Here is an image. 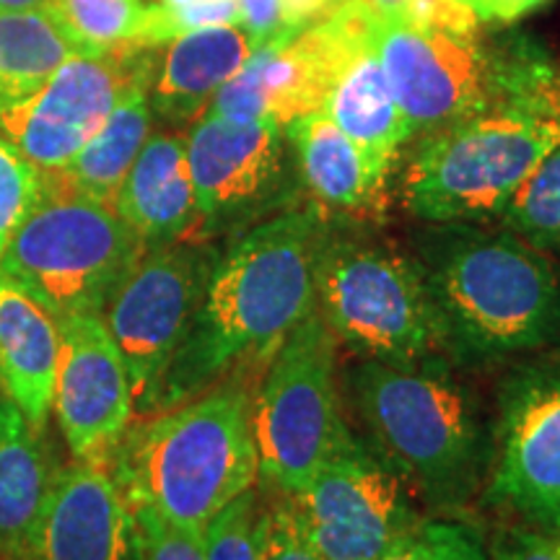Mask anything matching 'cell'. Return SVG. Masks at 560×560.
<instances>
[{
    "label": "cell",
    "mask_w": 560,
    "mask_h": 560,
    "mask_svg": "<svg viewBox=\"0 0 560 560\" xmlns=\"http://www.w3.org/2000/svg\"><path fill=\"white\" fill-rule=\"evenodd\" d=\"M322 112L355 145H361L371 161L389 172L400 145L412 138L376 55V42L348 62L322 104Z\"/></svg>",
    "instance_id": "cell-23"
},
{
    "label": "cell",
    "mask_w": 560,
    "mask_h": 560,
    "mask_svg": "<svg viewBox=\"0 0 560 560\" xmlns=\"http://www.w3.org/2000/svg\"><path fill=\"white\" fill-rule=\"evenodd\" d=\"M289 501L319 560H376L420 522L408 482L355 436Z\"/></svg>",
    "instance_id": "cell-13"
},
{
    "label": "cell",
    "mask_w": 560,
    "mask_h": 560,
    "mask_svg": "<svg viewBox=\"0 0 560 560\" xmlns=\"http://www.w3.org/2000/svg\"><path fill=\"white\" fill-rule=\"evenodd\" d=\"M457 3H465L467 9H472V11H475V16H478V19L482 21V13H486L488 0H457Z\"/></svg>",
    "instance_id": "cell-41"
},
{
    "label": "cell",
    "mask_w": 560,
    "mask_h": 560,
    "mask_svg": "<svg viewBox=\"0 0 560 560\" xmlns=\"http://www.w3.org/2000/svg\"><path fill=\"white\" fill-rule=\"evenodd\" d=\"M260 478L293 499L353 436L338 402V340L312 312L280 342L252 402Z\"/></svg>",
    "instance_id": "cell-8"
},
{
    "label": "cell",
    "mask_w": 560,
    "mask_h": 560,
    "mask_svg": "<svg viewBox=\"0 0 560 560\" xmlns=\"http://www.w3.org/2000/svg\"><path fill=\"white\" fill-rule=\"evenodd\" d=\"M252 402L249 371H236L190 400L132 420L107 462L130 506L206 529L255 488L260 465Z\"/></svg>",
    "instance_id": "cell-2"
},
{
    "label": "cell",
    "mask_w": 560,
    "mask_h": 560,
    "mask_svg": "<svg viewBox=\"0 0 560 560\" xmlns=\"http://www.w3.org/2000/svg\"><path fill=\"white\" fill-rule=\"evenodd\" d=\"M380 21H400L402 13L408 11L410 0H363Z\"/></svg>",
    "instance_id": "cell-39"
},
{
    "label": "cell",
    "mask_w": 560,
    "mask_h": 560,
    "mask_svg": "<svg viewBox=\"0 0 560 560\" xmlns=\"http://www.w3.org/2000/svg\"><path fill=\"white\" fill-rule=\"evenodd\" d=\"M376 560H488V552L470 524L420 520Z\"/></svg>",
    "instance_id": "cell-29"
},
{
    "label": "cell",
    "mask_w": 560,
    "mask_h": 560,
    "mask_svg": "<svg viewBox=\"0 0 560 560\" xmlns=\"http://www.w3.org/2000/svg\"><path fill=\"white\" fill-rule=\"evenodd\" d=\"M548 3V0H488L482 21H501V24H511V21L527 16L535 9Z\"/></svg>",
    "instance_id": "cell-38"
},
{
    "label": "cell",
    "mask_w": 560,
    "mask_h": 560,
    "mask_svg": "<svg viewBox=\"0 0 560 560\" xmlns=\"http://www.w3.org/2000/svg\"><path fill=\"white\" fill-rule=\"evenodd\" d=\"M506 231L540 252H560V145H556L501 213Z\"/></svg>",
    "instance_id": "cell-27"
},
{
    "label": "cell",
    "mask_w": 560,
    "mask_h": 560,
    "mask_svg": "<svg viewBox=\"0 0 560 560\" xmlns=\"http://www.w3.org/2000/svg\"><path fill=\"white\" fill-rule=\"evenodd\" d=\"M47 5V0H0V13L3 11H30Z\"/></svg>",
    "instance_id": "cell-40"
},
{
    "label": "cell",
    "mask_w": 560,
    "mask_h": 560,
    "mask_svg": "<svg viewBox=\"0 0 560 560\" xmlns=\"http://www.w3.org/2000/svg\"><path fill=\"white\" fill-rule=\"evenodd\" d=\"M488 560H560V537L529 524L499 529Z\"/></svg>",
    "instance_id": "cell-36"
},
{
    "label": "cell",
    "mask_w": 560,
    "mask_h": 560,
    "mask_svg": "<svg viewBox=\"0 0 560 560\" xmlns=\"http://www.w3.org/2000/svg\"><path fill=\"white\" fill-rule=\"evenodd\" d=\"M330 234L319 206L285 208L236 234L219 255L151 412L190 400L236 371L265 366L314 312L317 265Z\"/></svg>",
    "instance_id": "cell-1"
},
{
    "label": "cell",
    "mask_w": 560,
    "mask_h": 560,
    "mask_svg": "<svg viewBox=\"0 0 560 560\" xmlns=\"http://www.w3.org/2000/svg\"><path fill=\"white\" fill-rule=\"evenodd\" d=\"M348 389L374 450L431 506H465L490 472L493 439L475 397L441 366L361 361Z\"/></svg>",
    "instance_id": "cell-3"
},
{
    "label": "cell",
    "mask_w": 560,
    "mask_h": 560,
    "mask_svg": "<svg viewBox=\"0 0 560 560\" xmlns=\"http://www.w3.org/2000/svg\"><path fill=\"white\" fill-rule=\"evenodd\" d=\"M560 145V122L506 102L420 138L402 177L405 208L431 223L501 219L535 166Z\"/></svg>",
    "instance_id": "cell-5"
},
{
    "label": "cell",
    "mask_w": 560,
    "mask_h": 560,
    "mask_svg": "<svg viewBox=\"0 0 560 560\" xmlns=\"http://www.w3.org/2000/svg\"><path fill=\"white\" fill-rule=\"evenodd\" d=\"M75 55L94 52L60 24L50 5L0 13V107L26 100Z\"/></svg>",
    "instance_id": "cell-25"
},
{
    "label": "cell",
    "mask_w": 560,
    "mask_h": 560,
    "mask_svg": "<svg viewBox=\"0 0 560 560\" xmlns=\"http://www.w3.org/2000/svg\"><path fill=\"white\" fill-rule=\"evenodd\" d=\"M50 11L89 52L145 50V0H47Z\"/></svg>",
    "instance_id": "cell-26"
},
{
    "label": "cell",
    "mask_w": 560,
    "mask_h": 560,
    "mask_svg": "<svg viewBox=\"0 0 560 560\" xmlns=\"http://www.w3.org/2000/svg\"><path fill=\"white\" fill-rule=\"evenodd\" d=\"M260 560H319L296 509L283 495L262 511Z\"/></svg>",
    "instance_id": "cell-34"
},
{
    "label": "cell",
    "mask_w": 560,
    "mask_h": 560,
    "mask_svg": "<svg viewBox=\"0 0 560 560\" xmlns=\"http://www.w3.org/2000/svg\"><path fill=\"white\" fill-rule=\"evenodd\" d=\"M314 312L335 340L389 366H436L450 353L446 327L420 260L330 234L319 255Z\"/></svg>",
    "instance_id": "cell-6"
},
{
    "label": "cell",
    "mask_w": 560,
    "mask_h": 560,
    "mask_svg": "<svg viewBox=\"0 0 560 560\" xmlns=\"http://www.w3.org/2000/svg\"><path fill=\"white\" fill-rule=\"evenodd\" d=\"M340 3H346V0H285V13H289L291 30L296 34L310 30L312 24L325 19Z\"/></svg>",
    "instance_id": "cell-37"
},
{
    "label": "cell",
    "mask_w": 560,
    "mask_h": 560,
    "mask_svg": "<svg viewBox=\"0 0 560 560\" xmlns=\"http://www.w3.org/2000/svg\"><path fill=\"white\" fill-rule=\"evenodd\" d=\"M55 472L45 431L0 397V560H21L37 529Z\"/></svg>",
    "instance_id": "cell-22"
},
{
    "label": "cell",
    "mask_w": 560,
    "mask_h": 560,
    "mask_svg": "<svg viewBox=\"0 0 560 560\" xmlns=\"http://www.w3.org/2000/svg\"><path fill=\"white\" fill-rule=\"evenodd\" d=\"M60 319L19 280L0 270V397L37 431L52 418Z\"/></svg>",
    "instance_id": "cell-18"
},
{
    "label": "cell",
    "mask_w": 560,
    "mask_h": 560,
    "mask_svg": "<svg viewBox=\"0 0 560 560\" xmlns=\"http://www.w3.org/2000/svg\"><path fill=\"white\" fill-rule=\"evenodd\" d=\"M52 416L75 462L107 465L136 420L128 366L102 314L60 317Z\"/></svg>",
    "instance_id": "cell-16"
},
{
    "label": "cell",
    "mask_w": 560,
    "mask_h": 560,
    "mask_svg": "<svg viewBox=\"0 0 560 560\" xmlns=\"http://www.w3.org/2000/svg\"><path fill=\"white\" fill-rule=\"evenodd\" d=\"M42 182L45 174L0 132V257L37 202Z\"/></svg>",
    "instance_id": "cell-31"
},
{
    "label": "cell",
    "mask_w": 560,
    "mask_h": 560,
    "mask_svg": "<svg viewBox=\"0 0 560 560\" xmlns=\"http://www.w3.org/2000/svg\"><path fill=\"white\" fill-rule=\"evenodd\" d=\"M262 511L255 488L219 511L206 527V560H260Z\"/></svg>",
    "instance_id": "cell-30"
},
{
    "label": "cell",
    "mask_w": 560,
    "mask_h": 560,
    "mask_svg": "<svg viewBox=\"0 0 560 560\" xmlns=\"http://www.w3.org/2000/svg\"><path fill=\"white\" fill-rule=\"evenodd\" d=\"M240 30L255 50L285 45L296 37L285 13V0H240Z\"/></svg>",
    "instance_id": "cell-35"
},
{
    "label": "cell",
    "mask_w": 560,
    "mask_h": 560,
    "mask_svg": "<svg viewBox=\"0 0 560 560\" xmlns=\"http://www.w3.org/2000/svg\"><path fill=\"white\" fill-rule=\"evenodd\" d=\"M21 560H140L136 511L107 465L58 467Z\"/></svg>",
    "instance_id": "cell-17"
},
{
    "label": "cell",
    "mask_w": 560,
    "mask_h": 560,
    "mask_svg": "<svg viewBox=\"0 0 560 560\" xmlns=\"http://www.w3.org/2000/svg\"><path fill=\"white\" fill-rule=\"evenodd\" d=\"M187 0H153V5H182Z\"/></svg>",
    "instance_id": "cell-42"
},
{
    "label": "cell",
    "mask_w": 560,
    "mask_h": 560,
    "mask_svg": "<svg viewBox=\"0 0 560 560\" xmlns=\"http://www.w3.org/2000/svg\"><path fill=\"white\" fill-rule=\"evenodd\" d=\"M488 482L495 503L560 535V359L527 363L503 382Z\"/></svg>",
    "instance_id": "cell-15"
},
{
    "label": "cell",
    "mask_w": 560,
    "mask_h": 560,
    "mask_svg": "<svg viewBox=\"0 0 560 560\" xmlns=\"http://www.w3.org/2000/svg\"><path fill=\"white\" fill-rule=\"evenodd\" d=\"M151 81H140L122 96L109 120L70 159L66 170L55 174L70 190L115 208L120 185L136 164L140 149L151 138L153 109L149 102Z\"/></svg>",
    "instance_id": "cell-24"
},
{
    "label": "cell",
    "mask_w": 560,
    "mask_h": 560,
    "mask_svg": "<svg viewBox=\"0 0 560 560\" xmlns=\"http://www.w3.org/2000/svg\"><path fill=\"white\" fill-rule=\"evenodd\" d=\"M376 30L380 19L363 0H346L285 45L252 52L206 112L231 122L289 128L299 117L322 112L348 62L374 45Z\"/></svg>",
    "instance_id": "cell-10"
},
{
    "label": "cell",
    "mask_w": 560,
    "mask_h": 560,
    "mask_svg": "<svg viewBox=\"0 0 560 560\" xmlns=\"http://www.w3.org/2000/svg\"><path fill=\"white\" fill-rule=\"evenodd\" d=\"M151 50L75 55L26 100L0 107V132L45 174H58L109 120L140 81H151Z\"/></svg>",
    "instance_id": "cell-14"
},
{
    "label": "cell",
    "mask_w": 560,
    "mask_h": 560,
    "mask_svg": "<svg viewBox=\"0 0 560 560\" xmlns=\"http://www.w3.org/2000/svg\"><path fill=\"white\" fill-rule=\"evenodd\" d=\"M185 149L200 215L195 240L242 234L293 208L301 179L280 125L231 122L206 112L185 136Z\"/></svg>",
    "instance_id": "cell-11"
},
{
    "label": "cell",
    "mask_w": 560,
    "mask_h": 560,
    "mask_svg": "<svg viewBox=\"0 0 560 560\" xmlns=\"http://www.w3.org/2000/svg\"><path fill=\"white\" fill-rule=\"evenodd\" d=\"M376 55L412 138L506 104L499 50L478 32L380 21Z\"/></svg>",
    "instance_id": "cell-12"
},
{
    "label": "cell",
    "mask_w": 560,
    "mask_h": 560,
    "mask_svg": "<svg viewBox=\"0 0 560 560\" xmlns=\"http://www.w3.org/2000/svg\"><path fill=\"white\" fill-rule=\"evenodd\" d=\"M501 81L509 102H522L560 122V66L529 42L499 50Z\"/></svg>",
    "instance_id": "cell-28"
},
{
    "label": "cell",
    "mask_w": 560,
    "mask_h": 560,
    "mask_svg": "<svg viewBox=\"0 0 560 560\" xmlns=\"http://www.w3.org/2000/svg\"><path fill=\"white\" fill-rule=\"evenodd\" d=\"M558 537H560V535H558Z\"/></svg>",
    "instance_id": "cell-43"
},
{
    "label": "cell",
    "mask_w": 560,
    "mask_h": 560,
    "mask_svg": "<svg viewBox=\"0 0 560 560\" xmlns=\"http://www.w3.org/2000/svg\"><path fill=\"white\" fill-rule=\"evenodd\" d=\"M285 132L296 156L299 179L314 206L350 215L376 213L382 208L392 172L371 161L325 112L299 117Z\"/></svg>",
    "instance_id": "cell-20"
},
{
    "label": "cell",
    "mask_w": 560,
    "mask_h": 560,
    "mask_svg": "<svg viewBox=\"0 0 560 560\" xmlns=\"http://www.w3.org/2000/svg\"><path fill=\"white\" fill-rule=\"evenodd\" d=\"M143 252L145 244L115 208L45 174L37 202L0 257V270L60 319L102 314Z\"/></svg>",
    "instance_id": "cell-7"
},
{
    "label": "cell",
    "mask_w": 560,
    "mask_h": 560,
    "mask_svg": "<svg viewBox=\"0 0 560 560\" xmlns=\"http://www.w3.org/2000/svg\"><path fill=\"white\" fill-rule=\"evenodd\" d=\"M219 255L213 242L200 240L145 249L104 306L102 319L128 366L136 418L151 412L159 384L200 310Z\"/></svg>",
    "instance_id": "cell-9"
},
{
    "label": "cell",
    "mask_w": 560,
    "mask_h": 560,
    "mask_svg": "<svg viewBox=\"0 0 560 560\" xmlns=\"http://www.w3.org/2000/svg\"><path fill=\"white\" fill-rule=\"evenodd\" d=\"M240 26V0H187L182 5H153L143 32V47L164 45L208 26Z\"/></svg>",
    "instance_id": "cell-32"
},
{
    "label": "cell",
    "mask_w": 560,
    "mask_h": 560,
    "mask_svg": "<svg viewBox=\"0 0 560 560\" xmlns=\"http://www.w3.org/2000/svg\"><path fill=\"white\" fill-rule=\"evenodd\" d=\"M115 210L145 249L195 240L200 215L185 136L151 132L117 190Z\"/></svg>",
    "instance_id": "cell-19"
},
{
    "label": "cell",
    "mask_w": 560,
    "mask_h": 560,
    "mask_svg": "<svg viewBox=\"0 0 560 560\" xmlns=\"http://www.w3.org/2000/svg\"><path fill=\"white\" fill-rule=\"evenodd\" d=\"M423 268L450 353L495 361L560 340V270L511 231L454 226Z\"/></svg>",
    "instance_id": "cell-4"
},
{
    "label": "cell",
    "mask_w": 560,
    "mask_h": 560,
    "mask_svg": "<svg viewBox=\"0 0 560 560\" xmlns=\"http://www.w3.org/2000/svg\"><path fill=\"white\" fill-rule=\"evenodd\" d=\"M255 52L240 26H208L172 39L153 70L151 109L172 125H192Z\"/></svg>",
    "instance_id": "cell-21"
},
{
    "label": "cell",
    "mask_w": 560,
    "mask_h": 560,
    "mask_svg": "<svg viewBox=\"0 0 560 560\" xmlns=\"http://www.w3.org/2000/svg\"><path fill=\"white\" fill-rule=\"evenodd\" d=\"M136 511L140 560H206V529L182 527L151 509Z\"/></svg>",
    "instance_id": "cell-33"
}]
</instances>
